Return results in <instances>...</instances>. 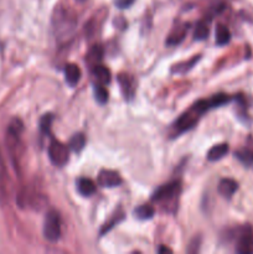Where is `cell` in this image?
Here are the masks:
<instances>
[{"instance_id": "ba28073f", "label": "cell", "mask_w": 253, "mask_h": 254, "mask_svg": "<svg viewBox=\"0 0 253 254\" xmlns=\"http://www.w3.org/2000/svg\"><path fill=\"white\" fill-rule=\"evenodd\" d=\"M118 82L121 84V89L123 92L126 99L130 101L135 93V79L126 73H121L118 76Z\"/></svg>"}, {"instance_id": "30bf717a", "label": "cell", "mask_w": 253, "mask_h": 254, "mask_svg": "<svg viewBox=\"0 0 253 254\" xmlns=\"http://www.w3.org/2000/svg\"><path fill=\"white\" fill-rule=\"evenodd\" d=\"M82 72L81 68L77 66L76 64H68L64 67V79H66L67 84L71 87H74L78 84L81 81Z\"/></svg>"}, {"instance_id": "603a6c76", "label": "cell", "mask_w": 253, "mask_h": 254, "mask_svg": "<svg viewBox=\"0 0 253 254\" xmlns=\"http://www.w3.org/2000/svg\"><path fill=\"white\" fill-rule=\"evenodd\" d=\"M93 93L94 98L98 102L99 104H104L108 102V91L106 89V87L103 84H94L93 86Z\"/></svg>"}, {"instance_id": "9c48e42d", "label": "cell", "mask_w": 253, "mask_h": 254, "mask_svg": "<svg viewBox=\"0 0 253 254\" xmlns=\"http://www.w3.org/2000/svg\"><path fill=\"white\" fill-rule=\"evenodd\" d=\"M218 193L225 198H231L238 190V184L233 179H222L218 184Z\"/></svg>"}, {"instance_id": "44dd1931", "label": "cell", "mask_w": 253, "mask_h": 254, "mask_svg": "<svg viewBox=\"0 0 253 254\" xmlns=\"http://www.w3.org/2000/svg\"><path fill=\"white\" fill-rule=\"evenodd\" d=\"M84 145H86V138H84V135L82 133L74 134V135L69 139L68 148L71 149L72 151H74V153H79V151L84 148Z\"/></svg>"}, {"instance_id": "52a82bcc", "label": "cell", "mask_w": 253, "mask_h": 254, "mask_svg": "<svg viewBox=\"0 0 253 254\" xmlns=\"http://www.w3.org/2000/svg\"><path fill=\"white\" fill-rule=\"evenodd\" d=\"M236 252L241 254L253 253V235L248 228H246V232L241 233L236 246Z\"/></svg>"}, {"instance_id": "9a60e30c", "label": "cell", "mask_w": 253, "mask_h": 254, "mask_svg": "<svg viewBox=\"0 0 253 254\" xmlns=\"http://www.w3.org/2000/svg\"><path fill=\"white\" fill-rule=\"evenodd\" d=\"M228 150H230V146L226 143L217 144V145H213L212 148L208 150L207 153V160L208 161H217L221 160L222 158H225L227 155Z\"/></svg>"}, {"instance_id": "f1b7e54d", "label": "cell", "mask_w": 253, "mask_h": 254, "mask_svg": "<svg viewBox=\"0 0 253 254\" xmlns=\"http://www.w3.org/2000/svg\"><path fill=\"white\" fill-rule=\"evenodd\" d=\"M79 1H83V0H79Z\"/></svg>"}, {"instance_id": "e0dca14e", "label": "cell", "mask_w": 253, "mask_h": 254, "mask_svg": "<svg viewBox=\"0 0 253 254\" xmlns=\"http://www.w3.org/2000/svg\"><path fill=\"white\" fill-rule=\"evenodd\" d=\"M200 61V56H195L192 57V59L188 60L186 62H181V64H174V67L171 68V72L173 73H178V74H184L186 73V72L190 71L191 68H192L193 66H195L197 62Z\"/></svg>"}, {"instance_id": "cb8c5ba5", "label": "cell", "mask_w": 253, "mask_h": 254, "mask_svg": "<svg viewBox=\"0 0 253 254\" xmlns=\"http://www.w3.org/2000/svg\"><path fill=\"white\" fill-rule=\"evenodd\" d=\"M54 122V116L52 114H45L41 119H40V130L44 133L45 135H50L51 134V124Z\"/></svg>"}, {"instance_id": "d6986e66", "label": "cell", "mask_w": 253, "mask_h": 254, "mask_svg": "<svg viewBox=\"0 0 253 254\" xmlns=\"http://www.w3.org/2000/svg\"><path fill=\"white\" fill-rule=\"evenodd\" d=\"M7 185H9V174H7L6 165H5L4 158L0 151V192L5 195L7 191Z\"/></svg>"}, {"instance_id": "4fadbf2b", "label": "cell", "mask_w": 253, "mask_h": 254, "mask_svg": "<svg viewBox=\"0 0 253 254\" xmlns=\"http://www.w3.org/2000/svg\"><path fill=\"white\" fill-rule=\"evenodd\" d=\"M77 190H78L79 195L89 197L96 192V184L88 178H81L77 181Z\"/></svg>"}, {"instance_id": "7402d4cb", "label": "cell", "mask_w": 253, "mask_h": 254, "mask_svg": "<svg viewBox=\"0 0 253 254\" xmlns=\"http://www.w3.org/2000/svg\"><path fill=\"white\" fill-rule=\"evenodd\" d=\"M103 55H104L103 49H102L99 45H97V46H94L93 49H91V51L88 52L87 61H88L89 64H92V66L94 67L102 61V59H103Z\"/></svg>"}, {"instance_id": "83f0119b", "label": "cell", "mask_w": 253, "mask_h": 254, "mask_svg": "<svg viewBox=\"0 0 253 254\" xmlns=\"http://www.w3.org/2000/svg\"><path fill=\"white\" fill-rule=\"evenodd\" d=\"M159 253H164V252H168V253H171V250L170 248H166V247H160L158 250Z\"/></svg>"}, {"instance_id": "d4e9b609", "label": "cell", "mask_w": 253, "mask_h": 254, "mask_svg": "<svg viewBox=\"0 0 253 254\" xmlns=\"http://www.w3.org/2000/svg\"><path fill=\"white\" fill-rule=\"evenodd\" d=\"M195 40L197 41H202V40L207 39L208 36V26L205 21H198L197 25H196V29H195Z\"/></svg>"}, {"instance_id": "5bb4252c", "label": "cell", "mask_w": 253, "mask_h": 254, "mask_svg": "<svg viewBox=\"0 0 253 254\" xmlns=\"http://www.w3.org/2000/svg\"><path fill=\"white\" fill-rule=\"evenodd\" d=\"M93 73L94 79L97 81L98 84H103V86H107V84L111 83V79H112V74L111 71H109L107 67L101 66V64H97V66L93 67Z\"/></svg>"}, {"instance_id": "7c38bea8", "label": "cell", "mask_w": 253, "mask_h": 254, "mask_svg": "<svg viewBox=\"0 0 253 254\" xmlns=\"http://www.w3.org/2000/svg\"><path fill=\"white\" fill-rule=\"evenodd\" d=\"M186 31H188V25H180V26H175L171 32L169 34L168 39H166V45L173 46V45H178L185 39Z\"/></svg>"}, {"instance_id": "8fae6325", "label": "cell", "mask_w": 253, "mask_h": 254, "mask_svg": "<svg viewBox=\"0 0 253 254\" xmlns=\"http://www.w3.org/2000/svg\"><path fill=\"white\" fill-rule=\"evenodd\" d=\"M235 156L243 164V165L253 168V143H251V139L248 140L247 145L238 149V150L236 151Z\"/></svg>"}, {"instance_id": "6da1fadb", "label": "cell", "mask_w": 253, "mask_h": 254, "mask_svg": "<svg viewBox=\"0 0 253 254\" xmlns=\"http://www.w3.org/2000/svg\"><path fill=\"white\" fill-rule=\"evenodd\" d=\"M52 30L60 42L68 41L74 34L77 26V16L69 7L59 4L52 11Z\"/></svg>"}, {"instance_id": "ffe728a7", "label": "cell", "mask_w": 253, "mask_h": 254, "mask_svg": "<svg viewBox=\"0 0 253 254\" xmlns=\"http://www.w3.org/2000/svg\"><path fill=\"white\" fill-rule=\"evenodd\" d=\"M154 215H155V210L150 205H141L134 210V216L141 221L150 220L154 217Z\"/></svg>"}, {"instance_id": "277c9868", "label": "cell", "mask_w": 253, "mask_h": 254, "mask_svg": "<svg viewBox=\"0 0 253 254\" xmlns=\"http://www.w3.org/2000/svg\"><path fill=\"white\" fill-rule=\"evenodd\" d=\"M44 236L50 242H57L61 237V218L57 211L51 210L46 213L44 221Z\"/></svg>"}, {"instance_id": "3957f363", "label": "cell", "mask_w": 253, "mask_h": 254, "mask_svg": "<svg viewBox=\"0 0 253 254\" xmlns=\"http://www.w3.org/2000/svg\"><path fill=\"white\" fill-rule=\"evenodd\" d=\"M181 185L179 181H173V183L165 184V185L160 186L154 191L151 200L154 202L161 203V206H165V203H170L171 201L178 200L179 195H180Z\"/></svg>"}, {"instance_id": "4316f807", "label": "cell", "mask_w": 253, "mask_h": 254, "mask_svg": "<svg viewBox=\"0 0 253 254\" xmlns=\"http://www.w3.org/2000/svg\"><path fill=\"white\" fill-rule=\"evenodd\" d=\"M134 1H135V0H114V4H116V6L119 7V9H126V7H129L130 5H133Z\"/></svg>"}, {"instance_id": "8992f818", "label": "cell", "mask_w": 253, "mask_h": 254, "mask_svg": "<svg viewBox=\"0 0 253 254\" xmlns=\"http://www.w3.org/2000/svg\"><path fill=\"white\" fill-rule=\"evenodd\" d=\"M122 181L123 180H122L121 175L113 170H102L98 175V185L102 188H117L121 185Z\"/></svg>"}, {"instance_id": "ac0fdd59", "label": "cell", "mask_w": 253, "mask_h": 254, "mask_svg": "<svg viewBox=\"0 0 253 254\" xmlns=\"http://www.w3.org/2000/svg\"><path fill=\"white\" fill-rule=\"evenodd\" d=\"M123 220H124V212L122 211V208H119V210L117 211V212H114L113 216H112V217L109 218L106 223H104L103 227H102V230H101V236L106 235V233L109 232V231H111L114 226L118 225V223Z\"/></svg>"}, {"instance_id": "5b68a950", "label": "cell", "mask_w": 253, "mask_h": 254, "mask_svg": "<svg viewBox=\"0 0 253 254\" xmlns=\"http://www.w3.org/2000/svg\"><path fill=\"white\" fill-rule=\"evenodd\" d=\"M47 154L51 160V163L56 166H64L69 160V150L68 145H64L63 143L59 140H51Z\"/></svg>"}, {"instance_id": "484cf974", "label": "cell", "mask_w": 253, "mask_h": 254, "mask_svg": "<svg viewBox=\"0 0 253 254\" xmlns=\"http://www.w3.org/2000/svg\"><path fill=\"white\" fill-rule=\"evenodd\" d=\"M231 97L228 94L225 93H220V94H216L213 96L212 98H210V103H211V108H217V107L223 106V104L228 103L231 102Z\"/></svg>"}, {"instance_id": "2e32d148", "label": "cell", "mask_w": 253, "mask_h": 254, "mask_svg": "<svg viewBox=\"0 0 253 254\" xmlns=\"http://www.w3.org/2000/svg\"><path fill=\"white\" fill-rule=\"evenodd\" d=\"M231 41V32L227 26L218 24L216 27V44L218 46H225Z\"/></svg>"}, {"instance_id": "7a4b0ae2", "label": "cell", "mask_w": 253, "mask_h": 254, "mask_svg": "<svg viewBox=\"0 0 253 254\" xmlns=\"http://www.w3.org/2000/svg\"><path fill=\"white\" fill-rule=\"evenodd\" d=\"M208 109H211V103L210 99H201L197 101L195 104L190 107L186 112H184L180 116V118L174 123L173 129H174V136L180 135L184 131L190 130L191 128L196 126V123L198 122V119L201 118L205 112H207Z\"/></svg>"}]
</instances>
